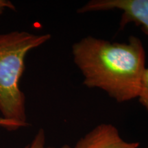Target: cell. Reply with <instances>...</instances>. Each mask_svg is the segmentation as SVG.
I'll list each match as a JSON object with an SVG mask.
<instances>
[{"mask_svg":"<svg viewBox=\"0 0 148 148\" xmlns=\"http://www.w3.org/2000/svg\"><path fill=\"white\" fill-rule=\"evenodd\" d=\"M46 138L45 133L43 129H40L35 135L30 143L24 148H71L69 145H64L60 147H47L45 145Z\"/></svg>","mask_w":148,"mask_h":148,"instance_id":"cell-5","label":"cell"},{"mask_svg":"<svg viewBox=\"0 0 148 148\" xmlns=\"http://www.w3.org/2000/svg\"><path fill=\"white\" fill-rule=\"evenodd\" d=\"M118 10L122 12L120 28L134 23L148 35V0H91L78 8L77 13Z\"/></svg>","mask_w":148,"mask_h":148,"instance_id":"cell-3","label":"cell"},{"mask_svg":"<svg viewBox=\"0 0 148 148\" xmlns=\"http://www.w3.org/2000/svg\"><path fill=\"white\" fill-rule=\"evenodd\" d=\"M51 38L49 34L12 31L0 34V114L21 127L27 125L25 95L19 81L29 51Z\"/></svg>","mask_w":148,"mask_h":148,"instance_id":"cell-2","label":"cell"},{"mask_svg":"<svg viewBox=\"0 0 148 148\" xmlns=\"http://www.w3.org/2000/svg\"><path fill=\"white\" fill-rule=\"evenodd\" d=\"M147 148H148V147H147Z\"/></svg>","mask_w":148,"mask_h":148,"instance_id":"cell-9","label":"cell"},{"mask_svg":"<svg viewBox=\"0 0 148 148\" xmlns=\"http://www.w3.org/2000/svg\"><path fill=\"white\" fill-rule=\"evenodd\" d=\"M72 55L85 86L100 88L119 103L138 97L146 68L137 37L117 42L87 36L73 44Z\"/></svg>","mask_w":148,"mask_h":148,"instance_id":"cell-1","label":"cell"},{"mask_svg":"<svg viewBox=\"0 0 148 148\" xmlns=\"http://www.w3.org/2000/svg\"><path fill=\"white\" fill-rule=\"evenodd\" d=\"M138 142H127L110 123H101L77 140L74 148H138Z\"/></svg>","mask_w":148,"mask_h":148,"instance_id":"cell-4","label":"cell"},{"mask_svg":"<svg viewBox=\"0 0 148 148\" xmlns=\"http://www.w3.org/2000/svg\"><path fill=\"white\" fill-rule=\"evenodd\" d=\"M6 8L15 10V7L12 2L7 0H0V14H1Z\"/></svg>","mask_w":148,"mask_h":148,"instance_id":"cell-8","label":"cell"},{"mask_svg":"<svg viewBox=\"0 0 148 148\" xmlns=\"http://www.w3.org/2000/svg\"><path fill=\"white\" fill-rule=\"evenodd\" d=\"M0 127L8 130H16L21 128V127L16 123L3 118L1 114H0Z\"/></svg>","mask_w":148,"mask_h":148,"instance_id":"cell-7","label":"cell"},{"mask_svg":"<svg viewBox=\"0 0 148 148\" xmlns=\"http://www.w3.org/2000/svg\"><path fill=\"white\" fill-rule=\"evenodd\" d=\"M138 98L139 99L140 103L148 111V68L144 72Z\"/></svg>","mask_w":148,"mask_h":148,"instance_id":"cell-6","label":"cell"}]
</instances>
